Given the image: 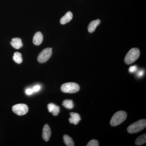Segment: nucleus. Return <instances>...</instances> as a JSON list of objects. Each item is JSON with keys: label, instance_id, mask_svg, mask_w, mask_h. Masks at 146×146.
I'll list each match as a JSON object with an SVG mask.
<instances>
[{"label": "nucleus", "instance_id": "obj_6", "mask_svg": "<svg viewBox=\"0 0 146 146\" xmlns=\"http://www.w3.org/2000/svg\"><path fill=\"white\" fill-rule=\"evenodd\" d=\"M28 110L27 106L23 104L15 105L12 107V111L19 116L26 115L28 112Z\"/></svg>", "mask_w": 146, "mask_h": 146}, {"label": "nucleus", "instance_id": "obj_16", "mask_svg": "<svg viewBox=\"0 0 146 146\" xmlns=\"http://www.w3.org/2000/svg\"><path fill=\"white\" fill-rule=\"evenodd\" d=\"M62 105L68 109H72L74 107V103L72 100H66L63 102Z\"/></svg>", "mask_w": 146, "mask_h": 146}, {"label": "nucleus", "instance_id": "obj_8", "mask_svg": "<svg viewBox=\"0 0 146 146\" xmlns=\"http://www.w3.org/2000/svg\"><path fill=\"white\" fill-rule=\"evenodd\" d=\"M71 117L69 118V121L70 123H73L74 125H77L78 123L81 120V118L79 114L75 112H71L70 113Z\"/></svg>", "mask_w": 146, "mask_h": 146}, {"label": "nucleus", "instance_id": "obj_7", "mask_svg": "<svg viewBox=\"0 0 146 146\" xmlns=\"http://www.w3.org/2000/svg\"><path fill=\"white\" fill-rule=\"evenodd\" d=\"M51 135V131L50 127L48 124H46L44 126L42 132V137L46 141L49 140L50 137Z\"/></svg>", "mask_w": 146, "mask_h": 146}, {"label": "nucleus", "instance_id": "obj_23", "mask_svg": "<svg viewBox=\"0 0 146 146\" xmlns=\"http://www.w3.org/2000/svg\"><path fill=\"white\" fill-rule=\"evenodd\" d=\"M33 91L32 89H28L26 90V93L27 95H31V94L33 93Z\"/></svg>", "mask_w": 146, "mask_h": 146}, {"label": "nucleus", "instance_id": "obj_22", "mask_svg": "<svg viewBox=\"0 0 146 146\" xmlns=\"http://www.w3.org/2000/svg\"><path fill=\"white\" fill-rule=\"evenodd\" d=\"M144 74V71L143 70H141L139 71L137 73V75L138 77H141L143 76Z\"/></svg>", "mask_w": 146, "mask_h": 146}, {"label": "nucleus", "instance_id": "obj_3", "mask_svg": "<svg viewBox=\"0 0 146 146\" xmlns=\"http://www.w3.org/2000/svg\"><path fill=\"white\" fill-rule=\"evenodd\" d=\"M146 127V120L141 119L135 122L127 128L129 133H137L144 129Z\"/></svg>", "mask_w": 146, "mask_h": 146}, {"label": "nucleus", "instance_id": "obj_10", "mask_svg": "<svg viewBox=\"0 0 146 146\" xmlns=\"http://www.w3.org/2000/svg\"><path fill=\"white\" fill-rule=\"evenodd\" d=\"M11 44L13 48L16 49H19L23 46L22 40L20 38H18V37L12 39L11 42Z\"/></svg>", "mask_w": 146, "mask_h": 146}, {"label": "nucleus", "instance_id": "obj_15", "mask_svg": "<svg viewBox=\"0 0 146 146\" xmlns=\"http://www.w3.org/2000/svg\"><path fill=\"white\" fill-rule=\"evenodd\" d=\"M63 140L65 145L68 146H74V143L72 138L67 135H65L63 136Z\"/></svg>", "mask_w": 146, "mask_h": 146}, {"label": "nucleus", "instance_id": "obj_13", "mask_svg": "<svg viewBox=\"0 0 146 146\" xmlns=\"http://www.w3.org/2000/svg\"><path fill=\"white\" fill-rule=\"evenodd\" d=\"M146 142V133L141 135L136 139L135 144L136 145L140 146L145 143Z\"/></svg>", "mask_w": 146, "mask_h": 146}, {"label": "nucleus", "instance_id": "obj_11", "mask_svg": "<svg viewBox=\"0 0 146 146\" xmlns=\"http://www.w3.org/2000/svg\"><path fill=\"white\" fill-rule=\"evenodd\" d=\"M73 18V14L71 11H68L65 16L60 19V23L61 25H65L69 23L72 20Z\"/></svg>", "mask_w": 146, "mask_h": 146}, {"label": "nucleus", "instance_id": "obj_14", "mask_svg": "<svg viewBox=\"0 0 146 146\" xmlns=\"http://www.w3.org/2000/svg\"><path fill=\"white\" fill-rule=\"evenodd\" d=\"M13 58V60L18 64H20L23 62V58L21 53L19 52L14 53Z\"/></svg>", "mask_w": 146, "mask_h": 146}, {"label": "nucleus", "instance_id": "obj_9", "mask_svg": "<svg viewBox=\"0 0 146 146\" xmlns=\"http://www.w3.org/2000/svg\"><path fill=\"white\" fill-rule=\"evenodd\" d=\"M43 40V35L40 32H37L35 34L33 38V43L36 46H39L42 44Z\"/></svg>", "mask_w": 146, "mask_h": 146}, {"label": "nucleus", "instance_id": "obj_1", "mask_svg": "<svg viewBox=\"0 0 146 146\" xmlns=\"http://www.w3.org/2000/svg\"><path fill=\"white\" fill-rule=\"evenodd\" d=\"M140 55V51L137 48L131 49L127 52L124 61L126 64L130 65L136 61Z\"/></svg>", "mask_w": 146, "mask_h": 146}, {"label": "nucleus", "instance_id": "obj_21", "mask_svg": "<svg viewBox=\"0 0 146 146\" xmlns=\"http://www.w3.org/2000/svg\"><path fill=\"white\" fill-rule=\"evenodd\" d=\"M40 89H41V86L39 85H36V86L33 87L32 89L33 90V92H35L39 91Z\"/></svg>", "mask_w": 146, "mask_h": 146}, {"label": "nucleus", "instance_id": "obj_4", "mask_svg": "<svg viewBox=\"0 0 146 146\" xmlns=\"http://www.w3.org/2000/svg\"><path fill=\"white\" fill-rule=\"evenodd\" d=\"M80 86L75 82H68L63 84L61 86V90L63 93L74 94L80 90Z\"/></svg>", "mask_w": 146, "mask_h": 146}, {"label": "nucleus", "instance_id": "obj_12", "mask_svg": "<svg viewBox=\"0 0 146 146\" xmlns=\"http://www.w3.org/2000/svg\"><path fill=\"white\" fill-rule=\"evenodd\" d=\"M100 21L99 19L92 21L89 24L88 27V31L90 33L94 32L97 26L100 23Z\"/></svg>", "mask_w": 146, "mask_h": 146}, {"label": "nucleus", "instance_id": "obj_17", "mask_svg": "<svg viewBox=\"0 0 146 146\" xmlns=\"http://www.w3.org/2000/svg\"><path fill=\"white\" fill-rule=\"evenodd\" d=\"M59 112H60V108H59V106L55 105L51 113H52V115L54 116H57L58 113H59Z\"/></svg>", "mask_w": 146, "mask_h": 146}, {"label": "nucleus", "instance_id": "obj_20", "mask_svg": "<svg viewBox=\"0 0 146 146\" xmlns=\"http://www.w3.org/2000/svg\"><path fill=\"white\" fill-rule=\"evenodd\" d=\"M54 106L55 104L52 103H50L48 104V108L49 112L51 113L52 112V110L53 109L54 107Z\"/></svg>", "mask_w": 146, "mask_h": 146}, {"label": "nucleus", "instance_id": "obj_2", "mask_svg": "<svg viewBox=\"0 0 146 146\" xmlns=\"http://www.w3.org/2000/svg\"><path fill=\"white\" fill-rule=\"evenodd\" d=\"M127 117L126 112L123 111H118L112 116L110 123L112 126H116L125 121Z\"/></svg>", "mask_w": 146, "mask_h": 146}, {"label": "nucleus", "instance_id": "obj_18", "mask_svg": "<svg viewBox=\"0 0 146 146\" xmlns=\"http://www.w3.org/2000/svg\"><path fill=\"white\" fill-rule=\"evenodd\" d=\"M99 146L98 142L97 140H92L89 141L86 146Z\"/></svg>", "mask_w": 146, "mask_h": 146}, {"label": "nucleus", "instance_id": "obj_19", "mask_svg": "<svg viewBox=\"0 0 146 146\" xmlns=\"http://www.w3.org/2000/svg\"><path fill=\"white\" fill-rule=\"evenodd\" d=\"M138 70V67L136 65H133V66H131L129 69V72L133 73L135 72Z\"/></svg>", "mask_w": 146, "mask_h": 146}, {"label": "nucleus", "instance_id": "obj_5", "mask_svg": "<svg viewBox=\"0 0 146 146\" xmlns=\"http://www.w3.org/2000/svg\"><path fill=\"white\" fill-rule=\"evenodd\" d=\"M52 54V48H48L43 50L39 54L37 60L40 63H44L48 60Z\"/></svg>", "mask_w": 146, "mask_h": 146}]
</instances>
